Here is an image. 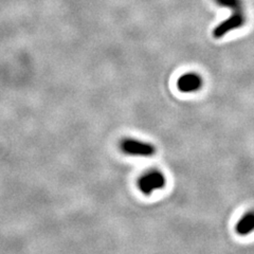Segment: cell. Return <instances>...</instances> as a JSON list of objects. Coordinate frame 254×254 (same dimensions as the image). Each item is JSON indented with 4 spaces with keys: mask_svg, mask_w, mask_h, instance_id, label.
<instances>
[{
    "mask_svg": "<svg viewBox=\"0 0 254 254\" xmlns=\"http://www.w3.org/2000/svg\"><path fill=\"white\" fill-rule=\"evenodd\" d=\"M122 153L137 158H149L156 155L157 148L150 142L143 141L136 138H124L120 142Z\"/></svg>",
    "mask_w": 254,
    "mask_h": 254,
    "instance_id": "1",
    "label": "cell"
},
{
    "mask_svg": "<svg viewBox=\"0 0 254 254\" xmlns=\"http://www.w3.org/2000/svg\"><path fill=\"white\" fill-rule=\"evenodd\" d=\"M165 186L166 176L163 172L157 169L145 172L138 179V189L145 196H150L157 192V190L164 189Z\"/></svg>",
    "mask_w": 254,
    "mask_h": 254,
    "instance_id": "2",
    "label": "cell"
},
{
    "mask_svg": "<svg viewBox=\"0 0 254 254\" xmlns=\"http://www.w3.org/2000/svg\"><path fill=\"white\" fill-rule=\"evenodd\" d=\"M246 22H247V15L245 14V11L232 12L230 17L220 22L219 25L213 30V36L214 38L220 39L226 36L228 33H230V32L243 28Z\"/></svg>",
    "mask_w": 254,
    "mask_h": 254,
    "instance_id": "3",
    "label": "cell"
},
{
    "mask_svg": "<svg viewBox=\"0 0 254 254\" xmlns=\"http://www.w3.org/2000/svg\"><path fill=\"white\" fill-rule=\"evenodd\" d=\"M203 86V79L200 74L188 72L182 74L177 81V87L181 92L194 93L199 91Z\"/></svg>",
    "mask_w": 254,
    "mask_h": 254,
    "instance_id": "4",
    "label": "cell"
},
{
    "mask_svg": "<svg viewBox=\"0 0 254 254\" xmlns=\"http://www.w3.org/2000/svg\"><path fill=\"white\" fill-rule=\"evenodd\" d=\"M235 232L240 236H248L254 232V210L245 213L238 219L235 225Z\"/></svg>",
    "mask_w": 254,
    "mask_h": 254,
    "instance_id": "5",
    "label": "cell"
},
{
    "mask_svg": "<svg viewBox=\"0 0 254 254\" xmlns=\"http://www.w3.org/2000/svg\"><path fill=\"white\" fill-rule=\"evenodd\" d=\"M214 2L219 6L227 7L228 10H231L232 12L245 11L244 0H214Z\"/></svg>",
    "mask_w": 254,
    "mask_h": 254,
    "instance_id": "6",
    "label": "cell"
}]
</instances>
